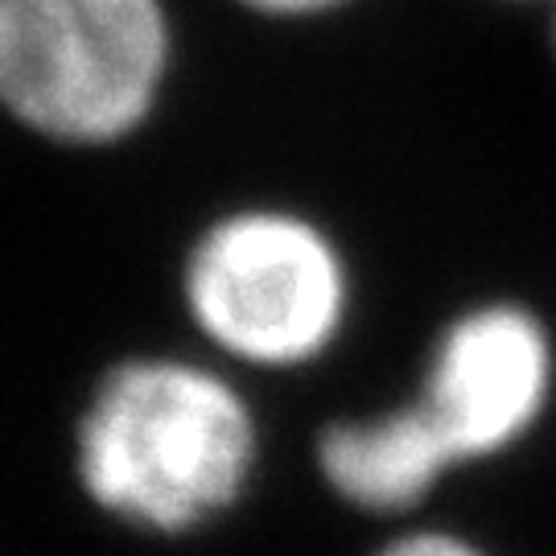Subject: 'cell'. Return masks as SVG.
<instances>
[{"instance_id": "obj_1", "label": "cell", "mask_w": 556, "mask_h": 556, "mask_svg": "<svg viewBox=\"0 0 556 556\" xmlns=\"http://www.w3.org/2000/svg\"><path fill=\"white\" fill-rule=\"evenodd\" d=\"M71 466L83 498L144 536H194L227 519L260 475V417L219 363L132 355L87 392Z\"/></svg>"}, {"instance_id": "obj_2", "label": "cell", "mask_w": 556, "mask_h": 556, "mask_svg": "<svg viewBox=\"0 0 556 556\" xmlns=\"http://www.w3.org/2000/svg\"><path fill=\"white\" fill-rule=\"evenodd\" d=\"M181 309L219 363L305 371L351 334L358 280L342 239L285 202L231 206L181 256Z\"/></svg>"}, {"instance_id": "obj_3", "label": "cell", "mask_w": 556, "mask_h": 556, "mask_svg": "<svg viewBox=\"0 0 556 556\" xmlns=\"http://www.w3.org/2000/svg\"><path fill=\"white\" fill-rule=\"evenodd\" d=\"M178 71L165 0H0V112L62 149L144 132Z\"/></svg>"}, {"instance_id": "obj_4", "label": "cell", "mask_w": 556, "mask_h": 556, "mask_svg": "<svg viewBox=\"0 0 556 556\" xmlns=\"http://www.w3.org/2000/svg\"><path fill=\"white\" fill-rule=\"evenodd\" d=\"M457 470L503 462L556 404V334L519 298H482L445 318L413 392Z\"/></svg>"}, {"instance_id": "obj_5", "label": "cell", "mask_w": 556, "mask_h": 556, "mask_svg": "<svg viewBox=\"0 0 556 556\" xmlns=\"http://www.w3.org/2000/svg\"><path fill=\"white\" fill-rule=\"evenodd\" d=\"M314 462L338 503L376 519L417 516L457 475L454 457L413 400L330 420L318 433Z\"/></svg>"}, {"instance_id": "obj_6", "label": "cell", "mask_w": 556, "mask_h": 556, "mask_svg": "<svg viewBox=\"0 0 556 556\" xmlns=\"http://www.w3.org/2000/svg\"><path fill=\"white\" fill-rule=\"evenodd\" d=\"M371 556H495L482 540L466 536L457 528H433V523H413L388 536Z\"/></svg>"}, {"instance_id": "obj_7", "label": "cell", "mask_w": 556, "mask_h": 556, "mask_svg": "<svg viewBox=\"0 0 556 556\" xmlns=\"http://www.w3.org/2000/svg\"><path fill=\"white\" fill-rule=\"evenodd\" d=\"M231 4L264 21H321L330 13H342L355 0H231Z\"/></svg>"}, {"instance_id": "obj_8", "label": "cell", "mask_w": 556, "mask_h": 556, "mask_svg": "<svg viewBox=\"0 0 556 556\" xmlns=\"http://www.w3.org/2000/svg\"><path fill=\"white\" fill-rule=\"evenodd\" d=\"M498 4H556V0H498Z\"/></svg>"}, {"instance_id": "obj_9", "label": "cell", "mask_w": 556, "mask_h": 556, "mask_svg": "<svg viewBox=\"0 0 556 556\" xmlns=\"http://www.w3.org/2000/svg\"><path fill=\"white\" fill-rule=\"evenodd\" d=\"M553 59H556V4H553Z\"/></svg>"}]
</instances>
